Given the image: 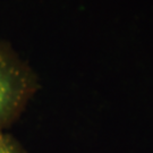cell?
<instances>
[{"label": "cell", "mask_w": 153, "mask_h": 153, "mask_svg": "<svg viewBox=\"0 0 153 153\" xmlns=\"http://www.w3.org/2000/svg\"><path fill=\"white\" fill-rule=\"evenodd\" d=\"M0 153H26L21 143L8 133H0Z\"/></svg>", "instance_id": "cell-2"}, {"label": "cell", "mask_w": 153, "mask_h": 153, "mask_svg": "<svg viewBox=\"0 0 153 153\" xmlns=\"http://www.w3.org/2000/svg\"><path fill=\"white\" fill-rule=\"evenodd\" d=\"M40 86L30 64L8 41L0 39V133L21 117Z\"/></svg>", "instance_id": "cell-1"}]
</instances>
